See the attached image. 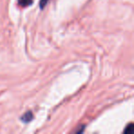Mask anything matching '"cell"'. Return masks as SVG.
<instances>
[{"mask_svg":"<svg viewBox=\"0 0 134 134\" xmlns=\"http://www.w3.org/2000/svg\"><path fill=\"white\" fill-rule=\"evenodd\" d=\"M32 119H33V115H32V113L30 111H28L26 114H24V115L21 117V120L25 123L30 122V120H32Z\"/></svg>","mask_w":134,"mask_h":134,"instance_id":"1","label":"cell"},{"mask_svg":"<svg viewBox=\"0 0 134 134\" xmlns=\"http://www.w3.org/2000/svg\"><path fill=\"white\" fill-rule=\"evenodd\" d=\"M19 5L21 7H28L32 4V0H18Z\"/></svg>","mask_w":134,"mask_h":134,"instance_id":"2","label":"cell"},{"mask_svg":"<svg viewBox=\"0 0 134 134\" xmlns=\"http://www.w3.org/2000/svg\"><path fill=\"white\" fill-rule=\"evenodd\" d=\"M49 1H50V0H41V2H40V8L42 9V8L48 4Z\"/></svg>","mask_w":134,"mask_h":134,"instance_id":"3","label":"cell"},{"mask_svg":"<svg viewBox=\"0 0 134 134\" xmlns=\"http://www.w3.org/2000/svg\"><path fill=\"white\" fill-rule=\"evenodd\" d=\"M132 129H133V127H132V124H130L128 127H127L126 129H125V130H124V133H131V131H132Z\"/></svg>","mask_w":134,"mask_h":134,"instance_id":"4","label":"cell"}]
</instances>
